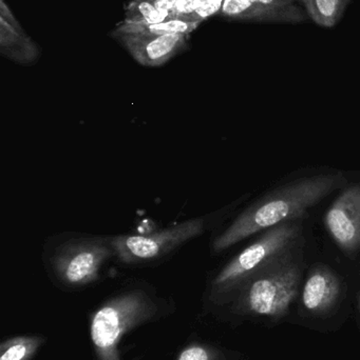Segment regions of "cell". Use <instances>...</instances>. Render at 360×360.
Listing matches in <instances>:
<instances>
[{"instance_id":"obj_1","label":"cell","mask_w":360,"mask_h":360,"mask_svg":"<svg viewBox=\"0 0 360 360\" xmlns=\"http://www.w3.org/2000/svg\"><path fill=\"white\" fill-rule=\"evenodd\" d=\"M346 179L340 173L315 175L287 184L260 199L237 216L228 228L213 238L211 252L221 253L240 241L290 221H298Z\"/></svg>"},{"instance_id":"obj_2","label":"cell","mask_w":360,"mask_h":360,"mask_svg":"<svg viewBox=\"0 0 360 360\" xmlns=\"http://www.w3.org/2000/svg\"><path fill=\"white\" fill-rule=\"evenodd\" d=\"M44 252L49 272L72 289L97 281L103 266L116 257L111 236L80 233L57 235L44 245Z\"/></svg>"},{"instance_id":"obj_3","label":"cell","mask_w":360,"mask_h":360,"mask_svg":"<svg viewBox=\"0 0 360 360\" xmlns=\"http://www.w3.org/2000/svg\"><path fill=\"white\" fill-rule=\"evenodd\" d=\"M302 235L298 221L285 222L264 231L261 237L225 264L211 281L213 297L226 295L249 283L291 254Z\"/></svg>"},{"instance_id":"obj_4","label":"cell","mask_w":360,"mask_h":360,"mask_svg":"<svg viewBox=\"0 0 360 360\" xmlns=\"http://www.w3.org/2000/svg\"><path fill=\"white\" fill-rule=\"evenodd\" d=\"M217 213L192 218L149 234L111 236L116 258L125 266H152L205 234L219 220Z\"/></svg>"},{"instance_id":"obj_5","label":"cell","mask_w":360,"mask_h":360,"mask_svg":"<svg viewBox=\"0 0 360 360\" xmlns=\"http://www.w3.org/2000/svg\"><path fill=\"white\" fill-rule=\"evenodd\" d=\"M156 312L151 297L142 289L122 292L97 309L90 334L99 360H122L118 344L133 328L149 321Z\"/></svg>"},{"instance_id":"obj_6","label":"cell","mask_w":360,"mask_h":360,"mask_svg":"<svg viewBox=\"0 0 360 360\" xmlns=\"http://www.w3.org/2000/svg\"><path fill=\"white\" fill-rule=\"evenodd\" d=\"M299 279V266L289 255L247 283L245 304L256 314L280 316L295 298Z\"/></svg>"},{"instance_id":"obj_7","label":"cell","mask_w":360,"mask_h":360,"mask_svg":"<svg viewBox=\"0 0 360 360\" xmlns=\"http://www.w3.org/2000/svg\"><path fill=\"white\" fill-rule=\"evenodd\" d=\"M219 15L232 20L292 23L309 17L304 0H225Z\"/></svg>"},{"instance_id":"obj_8","label":"cell","mask_w":360,"mask_h":360,"mask_svg":"<svg viewBox=\"0 0 360 360\" xmlns=\"http://www.w3.org/2000/svg\"><path fill=\"white\" fill-rule=\"evenodd\" d=\"M325 224L340 249L348 253L360 249V184L338 196L325 214Z\"/></svg>"},{"instance_id":"obj_9","label":"cell","mask_w":360,"mask_h":360,"mask_svg":"<svg viewBox=\"0 0 360 360\" xmlns=\"http://www.w3.org/2000/svg\"><path fill=\"white\" fill-rule=\"evenodd\" d=\"M188 36L184 34L173 35H135L118 34L116 38L132 58L146 68L162 67L173 57L183 52L188 46Z\"/></svg>"},{"instance_id":"obj_10","label":"cell","mask_w":360,"mask_h":360,"mask_svg":"<svg viewBox=\"0 0 360 360\" xmlns=\"http://www.w3.org/2000/svg\"><path fill=\"white\" fill-rule=\"evenodd\" d=\"M340 290V281L335 274L325 266H319L311 273L304 285V306L313 312L328 310L337 300Z\"/></svg>"},{"instance_id":"obj_11","label":"cell","mask_w":360,"mask_h":360,"mask_svg":"<svg viewBox=\"0 0 360 360\" xmlns=\"http://www.w3.org/2000/svg\"><path fill=\"white\" fill-rule=\"evenodd\" d=\"M0 54L13 63L27 65L39 59L40 51L25 30L16 29L0 18Z\"/></svg>"},{"instance_id":"obj_12","label":"cell","mask_w":360,"mask_h":360,"mask_svg":"<svg viewBox=\"0 0 360 360\" xmlns=\"http://www.w3.org/2000/svg\"><path fill=\"white\" fill-rule=\"evenodd\" d=\"M181 0H131L125 8L124 23H158L175 19Z\"/></svg>"},{"instance_id":"obj_13","label":"cell","mask_w":360,"mask_h":360,"mask_svg":"<svg viewBox=\"0 0 360 360\" xmlns=\"http://www.w3.org/2000/svg\"><path fill=\"white\" fill-rule=\"evenodd\" d=\"M200 22L185 21L181 19H171L158 23H124L116 25V29L110 35L118 34H135V35H173V34H184L190 35Z\"/></svg>"},{"instance_id":"obj_14","label":"cell","mask_w":360,"mask_h":360,"mask_svg":"<svg viewBox=\"0 0 360 360\" xmlns=\"http://www.w3.org/2000/svg\"><path fill=\"white\" fill-rule=\"evenodd\" d=\"M350 0H304L309 17L323 27H333L340 22Z\"/></svg>"},{"instance_id":"obj_15","label":"cell","mask_w":360,"mask_h":360,"mask_svg":"<svg viewBox=\"0 0 360 360\" xmlns=\"http://www.w3.org/2000/svg\"><path fill=\"white\" fill-rule=\"evenodd\" d=\"M44 344V338L37 336L14 338L2 342L0 360H30Z\"/></svg>"},{"instance_id":"obj_16","label":"cell","mask_w":360,"mask_h":360,"mask_svg":"<svg viewBox=\"0 0 360 360\" xmlns=\"http://www.w3.org/2000/svg\"><path fill=\"white\" fill-rule=\"evenodd\" d=\"M177 360H221L219 353L205 345L192 344L180 353Z\"/></svg>"},{"instance_id":"obj_17","label":"cell","mask_w":360,"mask_h":360,"mask_svg":"<svg viewBox=\"0 0 360 360\" xmlns=\"http://www.w3.org/2000/svg\"><path fill=\"white\" fill-rule=\"evenodd\" d=\"M225 0H201L192 21L202 23L211 17L219 15Z\"/></svg>"},{"instance_id":"obj_18","label":"cell","mask_w":360,"mask_h":360,"mask_svg":"<svg viewBox=\"0 0 360 360\" xmlns=\"http://www.w3.org/2000/svg\"><path fill=\"white\" fill-rule=\"evenodd\" d=\"M201 0H181L175 12V19L192 21L194 12L198 8Z\"/></svg>"},{"instance_id":"obj_19","label":"cell","mask_w":360,"mask_h":360,"mask_svg":"<svg viewBox=\"0 0 360 360\" xmlns=\"http://www.w3.org/2000/svg\"><path fill=\"white\" fill-rule=\"evenodd\" d=\"M0 18L8 21L11 25L16 27V29H23V27H21L20 22L17 20L16 17H15V15L13 14L12 10H11L8 4H6V0H0Z\"/></svg>"},{"instance_id":"obj_20","label":"cell","mask_w":360,"mask_h":360,"mask_svg":"<svg viewBox=\"0 0 360 360\" xmlns=\"http://www.w3.org/2000/svg\"><path fill=\"white\" fill-rule=\"evenodd\" d=\"M359 309H360V294L359 295Z\"/></svg>"}]
</instances>
